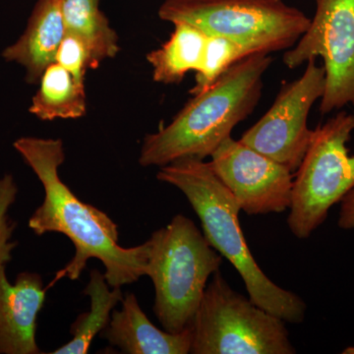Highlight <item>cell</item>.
I'll use <instances>...</instances> for the list:
<instances>
[{"label": "cell", "instance_id": "1", "mask_svg": "<svg viewBox=\"0 0 354 354\" xmlns=\"http://www.w3.org/2000/svg\"><path fill=\"white\" fill-rule=\"evenodd\" d=\"M26 164L43 184L44 201L29 220L37 235L57 232L66 235L75 247V254L53 283L60 279L76 281L88 260L99 259L106 268V281L111 288H121L147 276L149 242L131 248L118 243V227L106 213L81 201L62 180L58 169L65 160L60 139L22 137L13 144Z\"/></svg>", "mask_w": 354, "mask_h": 354}, {"label": "cell", "instance_id": "2", "mask_svg": "<svg viewBox=\"0 0 354 354\" xmlns=\"http://www.w3.org/2000/svg\"><path fill=\"white\" fill-rule=\"evenodd\" d=\"M271 53H258L232 65L208 88L193 95L169 125L144 140L139 162L165 167L183 160L211 157L262 97Z\"/></svg>", "mask_w": 354, "mask_h": 354}, {"label": "cell", "instance_id": "3", "mask_svg": "<svg viewBox=\"0 0 354 354\" xmlns=\"http://www.w3.org/2000/svg\"><path fill=\"white\" fill-rule=\"evenodd\" d=\"M157 178L185 195L199 216L207 241L239 272L254 304L285 322H304L306 304L268 278L254 259L239 223L241 208L209 162L176 160L160 167Z\"/></svg>", "mask_w": 354, "mask_h": 354}, {"label": "cell", "instance_id": "4", "mask_svg": "<svg viewBox=\"0 0 354 354\" xmlns=\"http://www.w3.org/2000/svg\"><path fill=\"white\" fill-rule=\"evenodd\" d=\"M148 242L147 276L155 288L153 312L167 332H183L192 324L208 281L220 271L223 257L184 215L174 216Z\"/></svg>", "mask_w": 354, "mask_h": 354}, {"label": "cell", "instance_id": "5", "mask_svg": "<svg viewBox=\"0 0 354 354\" xmlns=\"http://www.w3.org/2000/svg\"><path fill=\"white\" fill-rule=\"evenodd\" d=\"M158 17L225 37L252 53L290 50L311 21L283 0H165Z\"/></svg>", "mask_w": 354, "mask_h": 354}, {"label": "cell", "instance_id": "6", "mask_svg": "<svg viewBox=\"0 0 354 354\" xmlns=\"http://www.w3.org/2000/svg\"><path fill=\"white\" fill-rule=\"evenodd\" d=\"M193 354H295L286 322L212 276L192 324Z\"/></svg>", "mask_w": 354, "mask_h": 354}, {"label": "cell", "instance_id": "7", "mask_svg": "<svg viewBox=\"0 0 354 354\" xmlns=\"http://www.w3.org/2000/svg\"><path fill=\"white\" fill-rule=\"evenodd\" d=\"M354 131V113L346 111L318 125L293 178L288 228L307 239L323 225L330 209L354 189V156L348 143Z\"/></svg>", "mask_w": 354, "mask_h": 354}, {"label": "cell", "instance_id": "8", "mask_svg": "<svg viewBox=\"0 0 354 354\" xmlns=\"http://www.w3.org/2000/svg\"><path fill=\"white\" fill-rule=\"evenodd\" d=\"M316 10L306 32L286 51L290 69L321 57L326 73L320 113L346 106L354 109V0H315Z\"/></svg>", "mask_w": 354, "mask_h": 354}, {"label": "cell", "instance_id": "9", "mask_svg": "<svg viewBox=\"0 0 354 354\" xmlns=\"http://www.w3.org/2000/svg\"><path fill=\"white\" fill-rule=\"evenodd\" d=\"M306 64L304 73L283 86L269 111L239 139L292 172L301 164L313 136L310 111L325 92V69L316 59Z\"/></svg>", "mask_w": 354, "mask_h": 354}, {"label": "cell", "instance_id": "10", "mask_svg": "<svg viewBox=\"0 0 354 354\" xmlns=\"http://www.w3.org/2000/svg\"><path fill=\"white\" fill-rule=\"evenodd\" d=\"M209 158L214 172L247 215L290 209L295 177L285 165L232 136Z\"/></svg>", "mask_w": 354, "mask_h": 354}, {"label": "cell", "instance_id": "11", "mask_svg": "<svg viewBox=\"0 0 354 354\" xmlns=\"http://www.w3.org/2000/svg\"><path fill=\"white\" fill-rule=\"evenodd\" d=\"M6 266L0 265V354L41 353L37 322L48 288L34 272H20L12 285Z\"/></svg>", "mask_w": 354, "mask_h": 354}, {"label": "cell", "instance_id": "12", "mask_svg": "<svg viewBox=\"0 0 354 354\" xmlns=\"http://www.w3.org/2000/svg\"><path fill=\"white\" fill-rule=\"evenodd\" d=\"M113 310L108 327L101 333L109 344L127 354H187L193 342L192 327L172 334L158 329L144 313L134 293L123 297Z\"/></svg>", "mask_w": 354, "mask_h": 354}, {"label": "cell", "instance_id": "13", "mask_svg": "<svg viewBox=\"0 0 354 354\" xmlns=\"http://www.w3.org/2000/svg\"><path fill=\"white\" fill-rule=\"evenodd\" d=\"M65 34L59 0H38L22 36L7 46L2 57L24 67L28 83H38L44 70L55 64Z\"/></svg>", "mask_w": 354, "mask_h": 354}, {"label": "cell", "instance_id": "14", "mask_svg": "<svg viewBox=\"0 0 354 354\" xmlns=\"http://www.w3.org/2000/svg\"><path fill=\"white\" fill-rule=\"evenodd\" d=\"M174 25L169 39L147 55L153 67V80L158 83H180L188 72L196 73L202 65L208 35L187 23Z\"/></svg>", "mask_w": 354, "mask_h": 354}, {"label": "cell", "instance_id": "15", "mask_svg": "<svg viewBox=\"0 0 354 354\" xmlns=\"http://www.w3.org/2000/svg\"><path fill=\"white\" fill-rule=\"evenodd\" d=\"M29 111L41 120L82 118L87 111L85 82L57 62L50 64L39 79Z\"/></svg>", "mask_w": 354, "mask_h": 354}, {"label": "cell", "instance_id": "16", "mask_svg": "<svg viewBox=\"0 0 354 354\" xmlns=\"http://www.w3.org/2000/svg\"><path fill=\"white\" fill-rule=\"evenodd\" d=\"M100 3L101 0H59L65 31L86 44L94 69L120 51L118 34L102 12Z\"/></svg>", "mask_w": 354, "mask_h": 354}, {"label": "cell", "instance_id": "17", "mask_svg": "<svg viewBox=\"0 0 354 354\" xmlns=\"http://www.w3.org/2000/svg\"><path fill=\"white\" fill-rule=\"evenodd\" d=\"M84 293L91 299L90 311L81 314L72 324L71 341L51 354L88 353L95 335L108 327L114 307L122 301L121 288H111L99 270L90 272V281Z\"/></svg>", "mask_w": 354, "mask_h": 354}, {"label": "cell", "instance_id": "18", "mask_svg": "<svg viewBox=\"0 0 354 354\" xmlns=\"http://www.w3.org/2000/svg\"><path fill=\"white\" fill-rule=\"evenodd\" d=\"M251 55L254 53L232 39L209 36L202 65L196 72L195 85L191 88L190 94L197 95L206 90L232 65Z\"/></svg>", "mask_w": 354, "mask_h": 354}, {"label": "cell", "instance_id": "19", "mask_svg": "<svg viewBox=\"0 0 354 354\" xmlns=\"http://www.w3.org/2000/svg\"><path fill=\"white\" fill-rule=\"evenodd\" d=\"M18 186L11 174L0 177V265H6L12 259V251L17 242L12 241L16 223L11 220L9 209L15 203Z\"/></svg>", "mask_w": 354, "mask_h": 354}, {"label": "cell", "instance_id": "20", "mask_svg": "<svg viewBox=\"0 0 354 354\" xmlns=\"http://www.w3.org/2000/svg\"><path fill=\"white\" fill-rule=\"evenodd\" d=\"M55 62L68 70L77 80L85 82L88 69H94L90 51L80 39L65 34L57 53Z\"/></svg>", "mask_w": 354, "mask_h": 354}, {"label": "cell", "instance_id": "21", "mask_svg": "<svg viewBox=\"0 0 354 354\" xmlns=\"http://www.w3.org/2000/svg\"><path fill=\"white\" fill-rule=\"evenodd\" d=\"M337 225L342 230H354V189L342 198Z\"/></svg>", "mask_w": 354, "mask_h": 354}, {"label": "cell", "instance_id": "22", "mask_svg": "<svg viewBox=\"0 0 354 354\" xmlns=\"http://www.w3.org/2000/svg\"><path fill=\"white\" fill-rule=\"evenodd\" d=\"M342 353L354 354V346H351V348L344 349V351H342Z\"/></svg>", "mask_w": 354, "mask_h": 354}]
</instances>
